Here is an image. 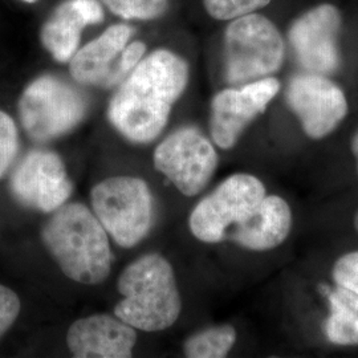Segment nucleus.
<instances>
[{"instance_id": "1", "label": "nucleus", "mask_w": 358, "mask_h": 358, "mask_svg": "<svg viewBox=\"0 0 358 358\" xmlns=\"http://www.w3.org/2000/svg\"><path fill=\"white\" fill-rule=\"evenodd\" d=\"M187 83L189 65L180 56L167 50L154 51L120 84L108 109L110 124L128 141H154Z\"/></svg>"}, {"instance_id": "2", "label": "nucleus", "mask_w": 358, "mask_h": 358, "mask_svg": "<svg viewBox=\"0 0 358 358\" xmlns=\"http://www.w3.org/2000/svg\"><path fill=\"white\" fill-rule=\"evenodd\" d=\"M41 241L59 268L72 282L99 285L110 273L113 254L109 235L83 203H65L53 211Z\"/></svg>"}, {"instance_id": "3", "label": "nucleus", "mask_w": 358, "mask_h": 358, "mask_svg": "<svg viewBox=\"0 0 358 358\" xmlns=\"http://www.w3.org/2000/svg\"><path fill=\"white\" fill-rule=\"evenodd\" d=\"M121 300L115 315L136 331L162 332L182 312V297L174 268L165 256L146 254L130 263L117 282Z\"/></svg>"}, {"instance_id": "4", "label": "nucleus", "mask_w": 358, "mask_h": 358, "mask_svg": "<svg viewBox=\"0 0 358 358\" xmlns=\"http://www.w3.org/2000/svg\"><path fill=\"white\" fill-rule=\"evenodd\" d=\"M92 211L108 235L122 248H133L153 229L154 196L146 180L115 176L90 192Z\"/></svg>"}, {"instance_id": "5", "label": "nucleus", "mask_w": 358, "mask_h": 358, "mask_svg": "<svg viewBox=\"0 0 358 358\" xmlns=\"http://www.w3.org/2000/svg\"><path fill=\"white\" fill-rule=\"evenodd\" d=\"M285 45L276 26L263 15L236 17L224 35V77L231 85H244L276 73Z\"/></svg>"}, {"instance_id": "6", "label": "nucleus", "mask_w": 358, "mask_h": 358, "mask_svg": "<svg viewBox=\"0 0 358 358\" xmlns=\"http://www.w3.org/2000/svg\"><path fill=\"white\" fill-rule=\"evenodd\" d=\"M22 127L36 142L60 138L80 125L88 112L83 92L52 75L35 78L17 103Z\"/></svg>"}, {"instance_id": "7", "label": "nucleus", "mask_w": 358, "mask_h": 358, "mask_svg": "<svg viewBox=\"0 0 358 358\" xmlns=\"http://www.w3.org/2000/svg\"><path fill=\"white\" fill-rule=\"evenodd\" d=\"M266 195L264 183L255 176H230L194 207L189 219L192 235L203 243L224 242L229 231L250 217Z\"/></svg>"}, {"instance_id": "8", "label": "nucleus", "mask_w": 358, "mask_h": 358, "mask_svg": "<svg viewBox=\"0 0 358 358\" xmlns=\"http://www.w3.org/2000/svg\"><path fill=\"white\" fill-rule=\"evenodd\" d=\"M153 161L155 169L186 196L203 192L219 165L213 142L192 127L169 134L155 148Z\"/></svg>"}, {"instance_id": "9", "label": "nucleus", "mask_w": 358, "mask_h": 358, "mask_svg": "<svg viewBox=\"0 0 358 358\" xmlns=\"http://www.w3.org/2000/svg\"><path fill=\"white\" fill-rule=\"evenodd\" d=\"M10 189L20 205L51 214L66 203L73 192V183L59 154L32 150L15 167Z\"/></svg>"}, {"instance_id": "10", "label": "nucleus", "mask_w": 358, "mask_h": 358, "mask_svg": "<svg viewBox=\"0 0 358 358\" xmlns=\"http://www.w3.org/2000/svg\"><path fill=\"white\" fill-rule=\"evenodd\" d=\"M279 90L280 81L269 76L217 93L210 115V131L215 145L223 150L232 149L256 117L266 112Z\"/></svg>"}, {"instance_id": "11", "label": "nucleus", "mask_w": 358, "mask_h": 358, "mask_svg": "<svg viewBox=\"0 0 358 358\" xmlns=\"http://www.w3.org/2000/svg\"><path fill=\"white\" fill-rule=\"evenodd\" d=\"M287 103L312 140L329 136L349 110L345 93L336 83L324 75L309 72L289 81Z\"/></svg>"}, {"instance_id": "12", "label": "nucleus", "mask_w": 358, "mask_h": 358, "mask_svg": "<svg viewBox=\"0 0 358 358\" xmlns=\"http://www.w3.org/2000/svg\"><path fill=\"white\" fill-rule=\"evenodd\" d=\"M341 13L332 4H321L296 19L289 41L299 63L309 73L331 75L340 66L337 38Z\"/></svg>"}, {"instance_id": "13", "label": "nucleus", "mask_w": 358, "mask_h": 358, "mask_svg": "<svg viewBox=\"0 0 358 358\" xmlns=\"http://www.w3.org/2000/svg\"><path fill=\"white\" fill-rule=\"evenodd\" d=\"M136 343V329L115 313L78 319L66 332V345L77 358L131 357Z\"/></svg>"}, {"instance_id": "14", "label": "nucleus", "mask_w": 358, "mask_h": 358, "mask_svg": "<svg viewBox=\"0 0 358 358\" xmlns=\"http://www.w3.org/2000/svg\"><path fill=\"white\" fill-rule=\"evenodd\" d=\"M294 224L292 210L279 195H266L255 211L232 227L226 241H232L248 251L266 252L282 245Z\"/></svg>"}, {"instance_id": "15", "label": "nucleus", "mask_w": 358, "mask_h": 358, "mask_svg": "<svg viewBox=\"0 0 358 358\" xmlns=\"http://www.w3.org/2000/svg\"><path fill=\"white\" fill-rule=\"evenodd\" d=\"M103 19V7L97 0H66L44 23L41 43L56 62L68 63L77 52L83 29Z\"/></svg>"}, {"instance_id": "16", "label": "nucleus", "mask_w": 358, "mask_h": 358, "mask_svg": "<svg viewBox=\"0 0 358 358\" xmlns=\"http://www.w3.org/2000/svg\"><path fill=\"white\" fill-rule=\"evenodd\" d=\"M133 29L127 24L109 27L101 36L77 51L71 59V75L84 85H100L110 73L120 55L128 45Z\"/></svg>"}, {"instance_id": "17", "label": "nucleus", "mask_w": 358, "mask_h": 358, "mask_svg": "<svg viewBox=\"0 0 358 358\" xmlns=\"http://www.w3.org/2000/svg\"><path fill=\"white\" fill-rule=\"evenodd\" d=\"M329 315L324 332L329 343L338 346L358 345V294L337 285L328 297Z\"/></svg>"}, {"instance_id": "18", "label": "nucleus", "mask_w": 358, "mask_h": 358, "mask_svg": "<svg viewBox=\"0 0 358 358\" xmlns=\"http://www.w3.org/2000/svg\"><path fill=\"white\" fill-rule=\"evenodd\" d=\"M236 338V329L230 324L210 327L186 338L183 353L189 358L226 357L235 345Z\"/></svg>"}, {"instance_id": "19", "label": "nucleus", "mask_w": 358, "mask_h": 358, "mask_svg": "<svg viewBox=\"0 0 358 358\" xmlns=\"http://www.w3.org/2000/svg\"><path fill=\"white\" fill-rule=\"evenodd\" d=\"M105 6L117 16L131 20H150L167 10V0H103Z\"/></svg>"}, {"instance_id": "20", "label": "nucleus", "mask_w": 358, "mask_h": 358, "mask_svg": "<svg viewBox=\"0 0 358 358\" xmlns=\"http://www.w3.org/2000/svg\"><path fill=\"white\" fill-rule=\"evenodd\" d=\"M271 0H203L206 11L217 20H234L266 7Z\"/></svg>"}, {"instance_id": "21", "label": "nucleus", "mask_w": 358, "mask_h": 358, "mask_svg": "<svg viewBox=\"0 0 358 358\" xmlns=\"http://www.w3.org/2000/svg\"><path fill=\"white\" fill-rule=\"evenodd\" d=\"M19 146V133L13 117L0 110V179L13 166Z\"/></svg>"}, {"instance_id": "22", "label": "nucleus", "mask_w": 358, "mask_h": 358, "mask_svg": "<svg viewBox=\"0 0 358 358\" xmlns=\"http://www.w3.org/2000/svg\"><path fill=\"white\" fill-rule=\"evenodd\" d=\"M145 51H146V45L142 41H134L127 45L125 50L120 55V57L117 59L110 73L103 81V87L112 88L115 85L121 84L125 80V77L128 76L129 73L141 62Z\"/></svg>"}, {"instance_id": "23", "label": "nucleus", "mask_w": 358, "mask_h": 358, "mask_svg": "<svg viewBox=\"0 0 358 358\" xmlns=\"http://www.w3.org/2000/svg\"><path fill=\"white\" fill-rule=\"evenodd\" d=\"M336 285H341L358 294V251L340 256L332 271Z\"/></svg>"}, {"instance_id": "24", "label": "nucleus", "mask_w": 358, "mask_h": 358, "mask_svg": "<svg viewBox=\"0 0 358 358\" xmlns=\"http://www.w3.org/2000/svg\"><path fill=\"white\" fill-rule=\"evenodd\" d=\"M22 310L19 296L11 288L0 284V340L13 328Z\"/></svg>"}, {"instance_id": "25", "label": "nucleus", "mask_w": 358, "mask_h": 358, "mask_svg": "<svg viewBox=\"0 0 358 358\" xmlns=\"http://www.w3.org/2000/svg\"><path fill=\"white\" fill-rule=\"evenodd\" d=\"M350 149H352V154L356 159V169L358 173V131L355 134V137L352 138V143H350Z\"/></svg>"}, {"instance_id": "26", "label": "nucleus", "mask_w": 358, "mask_h": 358, "mask_svg": "<svg viewBox=\"0 0 358 358\" xmlns=\"http://www.w3.org/2000/svg\"><path fill=\"white\" fill-rule=\"evenodd\" d=\"M353 223H355V229L358 232V210L357 213H356V215H355V220H353Z\"/></svg>"}, {"instance_id": "27", "label": "nucleus", "mask_w": 358, "mask_h": 358, "mask_svg": "<svg viewBox=\"0 0 358 358\" xmlns=\"http://www.w3.org/2000/svg\"><path fill=\"white\" fill-rule=\"evenodd\" d=\"M22 1H26V3H35L36 0H22Z\"/></svg>"}]
</instances>
